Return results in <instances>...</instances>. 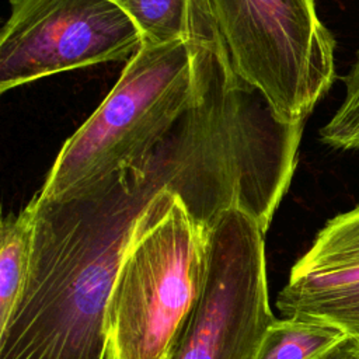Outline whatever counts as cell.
<instances>
[{"instance_id":"6da1fadb","label":"cell","mask_w":359,"mask_h":359,"mask_svg":"<svg viewBox=\"0 0 359 359\" xmlns=\"http://www.w3.org/2000/svg\"><path fill=\"white\" fill-rule=\"evenodd\" d=\"M188 170L167 140L91 187L32 198L29 269L0 328V359H105L108 303L136 224L158 192L184 189Z\"/></svg>"},{"instance_id":"7a4b0ae2","label":"cell","mask_w":359,"mask_h":359,"mask_svg":"<svg viewBox=\"0 0 359 359\" xmlns=\"http://www.w3.org/2000/svg\"><path fill=\"white\" fill-rule=\"evenodd\" d=\"M198 95L191 41L142 45L94 114L65 142L38 195L59 198L150 154Z\"/></svg>"},{"instance_id":"3957f363","label":"cell","mask_w":359,"mask_h":359,"mask_svg":"<svg viewBox=\"0 0 359 359\" xmlns=\"http://www.w3.org/2000/svg\"><path fill=\"white\" fill-rule=\"evenodd\" d=\"M208 261V231L171 191L140 216L107 311L105 359H168L195 304Z\"/></svg>"},{"instance_id":"277c9868","label":"cell","mask_w":359,"mask_h":359,"mask_svg":"<svg viewBox=\"0 0 359 359\" xmlns=\"http://www.w3.org/2000/svg\"><path fill=\"white\" fill-rule=\"evenodd\" d=\"M234 73L279 121L304 123L335 80V41L314 0H202Z\"/></svg>"},{"instance_id":"5b68a950","label":"cell","mask_w":359,"mask_h":359,"mask_svg":"<svg viewBox=\"0 0 359 359\" xmlns=\"http://www.w3.org/2000/svg\"><path fill=\"white\" fill-rule=\"evenodd\" d=\"M265 233L238 208L222 212L208 230L201 293L168 359H255L276 320L269 306Z\"/></svg>"},{"instance_id":"8992f818","label":"cell","mask_w":359,"mask_h":359,"mask_svg":"<svg viewBox=\"0 0 359 359\" xmlns=\"http://www.w3.org/2000/svg\"><path fill=\"white\" fill-rule=\"evenodd\" d=\"M143 45L112 0H10L0 36V91L56 73L123 60Z\"/></svg>"},{"instance_id":"52a82bcc","label":"cell","mask_w":359,"mask_h":359,"mask_svg":"<svg viewBox=\"0 0 359 359\" xmlns=\"http://www.w3.org/2000/svg\"><path fill=\"white\" fill-rule=\"evenodd\" d=\"M359 290V205L339 213L317 233L294 262L276 297L286 317H306L318 306Z\"/></svg>"},{"instance_id":"ba28073f","label":"cell","mask_w":359,"mask_h":359,"mask_svg":"<svg viewBox=\"0 0 359 359\" xmlns=\"http://www.w3.org/2000/svg\"><path fill=\"white\" fill-rule=\"evenodd\" d=\"M352 335L318 318L290 316L268 328L255 359H330Z\"/></svg>"},{"instance_id":"9c48e42d","label":"cell","mask_w":359,"mask_h":359,"mask_svg":"<svg viewBox=\"0 0 359 359\" xmlns=\"http://www.w3.org/2000/svg\"><path fill=\"white\" fill-rule=\"evenodd\" d=\"M32 199L18 212L3 217L0 226V328L7 323L24 287L34 238Z\"/></svg>"},{"instance_id":"30bf717a","label":"cell","mask_w":359,"mask_h":359,"mask_svg":"<svg viewBox=\"0 0 359 359\" xmlns=\"http://www.w3.org/2000/svg\"><path fill=\"white\" fill-rule=\"evenodd\" d=\"M137 27L143 45L191 41L195 0H112Z\"/></svg>"},{"instance_id":"8fae6325","label":"cell","mask_w":359,"mask_h":359,"mask_svg":"<svg viewBox=\"0 0 359 359\" xmlns=\"http://www.w3.org/2000/svg\"><path fill=\"white\" fill-rule=\"evenodd\" d=\"M344 81L345 98L332 118L321 128L320 139L337 150H356L359 149V56Z\"/></svg>"},{"instance_id":"7c38bea8","label":"cell","mask_w":359,"mask_h":359,"mask_svg":"<svg viewBox=\"0 0 359 359\" xmlns=\"http://www.w3.org/2000/svg\"><path fill=\"white\" fill-rule=\"evenodd\" d=\"M306 317L324 320L338 325L351 335H356L359 334V290L330 300Z\"/></svg>"},{"instance_id":"4fadbf2b","label":"cell","mask_w":359,"mask_h":359,"mask_svg":"<svg viewBox=\"0 0 359 359\" xmlns=\"http://www.w3.org/2000/svg\"><path fill=\"white\" fill-rule=\"evenodd\" d=\"M330 359H359V334L352 335V338Z\"/></svg>"}]
</instances>
